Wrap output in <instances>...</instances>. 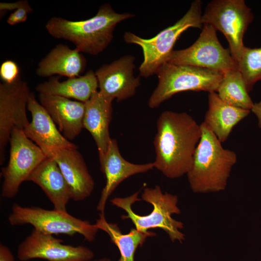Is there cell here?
I'll use <instances>...</instances> for the list:
<instances>
[{"label":"cell","instance_id":"17","mask_svg":"<svg viewBox=\"0 0 261 261\" xmlns=\"http://www.w3.org/2000/svg\"><path fill=\"white\" fill-rule=\"evenodd\" d=\"M39 99L65 138L73 140L79 135L83 128L84 102L44 94H39Z\"/></svg>","mask_w":261,"mask_h":261},{"label":"cell","instance_id":"16","mask_svg":"<svg viewBox=\"0 0 261 261\" xmlns=\"http://www.w3.org/2000/svg\"><path fill=\"white\" fill-rule=\"evenodd\" d=\"M113 101L97 90L84 102L83 128L90 132L96 144L100 163L105 158L112 139L109 126L112 119Z\"/></svg>","mask_w":261,"mask_h":261},{"label":"cell","instance_id":"13","mask_svg":"<svg viewBox=\"0 0 261 261\" xmlns=\"http://www.w3.org/2000/svg\"><path fill=\"white\" fill-rule=\"evenodd\" d=\"M135 57L125 55L109 64L100 67L96 72L99 91L117 102L133 96L140 86V77L134 76Z\"/></svg>","mask_w":261,"mask_h":261},{"label":"cell","instance_id":"24","mask_svg":"<svg viewBox=\"0 0 261 261\" xmlns=\"http://www.w3.org/2000/svg\"><path fill=\"white\" fill-rule=\"evenodd\" d=\"M216 92L222 101L234 107L251 111L253 106L254 102L238 68L223 74Z\"/></svg>","mask_w":261,"mask_h":261},{"label":"cell","instance_id":"21","mask_svg":"<svg viewBox=\"0 0 261 261\" xmlns=\"http://www.w3.org/2000/svg\"><path fill=\"white\" fill-rule=\"evenodd\" d=\"M250 112L226 103L216 92H211L208 93V109L203 122L222 143L228 139L233 127Z\"/></svg>","mask_w":261,"mask_h":261},{"label":"cell","instance_id":"20","mask_svg":"<svg viewBox=\"0 0 261 261\" xmlns=\"http://www.w3.org/2000/svg\"><path fill=\"white\" fill-rule=\"evenodd\" d=\"M86 65V60L81 52L59 44L39 62L36 72L44 77L58 74L72 78L80 76Z\"/></svg>","mask_w":261,"mask_h":261},{"label":"cell","instance_id":"12","mask_svg":"<svg viewBox=\"0 0 261 261\" xmlns=\"http://www.w3.org/2000/svg\"><path fill=\"white\" fill-rule=\"evenodd\" d=\"M17 256L21 261L35 259L48 261H89L94 257L89 248L63 244L53 235L33 229L18 246Z\"/></svg>","mask_w":261,"mask_h":261},{"label":"cell","instance_id":"26","mask_svg":"<svg viewBox=\"0 0 261 261\" xmlns=\"http://www.w3.org/2000/svg\"><path fill=\"white\" fill-rule=\"evenodd\" d=\"M17 64L12 60L3 61L0 66V77L3 82L11 84L20 76Z\"/></svg>","mask_w":261,"mask_h":261},{"label":"cell","instance_id":"27","mask_svg":"<svg viewBox=\"0 0 261 261\" xmlns=\"http://www.w3.org/2000/svg\"><path fill=\"white\" fill-rule=\"evenodd\" d=\"M32 11L33 9L29 2L27 0H23L22 4L8 16L7 23L13 26L25 22L28 18V14Z\"/></svg>","mask_w":261,"mask_h":261},{"label":"cell","instance_id":"25","mask_svg":"<svg viewBox=\"0 0 261 261\" xmlns=\"http://www.w3.org/2000/svg\"><path fill=\"white\" fill-rule=\"evenodd\" d=\"M248 92L254 85L261 81V47L244 46L236 62Z\"/></svg>","mask_w":261,"mask_h":261},{"label":"cell","instance_id":"6","mask_svg":"<svg viewBox=\"0 0 261 261\" xmlns=\"http://www.w3.org/2000/svg\"><path fill=\"white\" fill-rule=\"evenodd\" d=\"M159 81L150 96L149 108H158L174 94L184 91L216 92L223 73L189 65L166 63L156 73Z\"/></svg>","mask_w":261,"mask_h":261},{"label":"cell","instance_id":"2","mask_svg":"<svg viewBox=\"0 0 261 261\" xmlns=\"http://www.w3.org/2000/svg\"><path fill=\"white\" fill-rule=\"evenodd\" d=\"M133 16L130 13H117L105 3L100 7L95 15L88 19L72 21L52 17L45 27L53 37L71 42L81 53L97 55L111 42L116 25Z\"/></svg>","mask_w":261,"mask_h":261},{"label":"cell","instance_id":"7","mask_svg":"<svg viewBox=\"0 0 261 261\" xmlns=\"http://www.w3.org/2000/svg\"><path fill=\"white\" fill-rule=\"evenodd\" d=\"M8 219L12 226L30 224L34 229L47 234H80L90 242L95 239L99 230L94 224L77 218L67 211L23 207L16 203L13 204Z\"/></svg>","mask_w":261,"mask_h":261},{"label":"cell","instance_id":"19","mask_svg":"<svg viewBox=\"0 0 261 261\" xmlns=\"http://www.w3.org/2000/svg\"><path fill=\"white\" fill-rule=\"evenodd\" d=\"M27 181L39 186L54 206L67 211L66 206L72 194L58 164L52 158L45 159L30 174Z\"/></svg>","mask_w":261,"mask_h":261},{"label":"cell","instance_id":"3","mask_svg":"<svg viewBox=\"0 0 261 261\" xmlns=\"http://www.w3.org/2000/svg\"><path fill=\"white\" fill-rule=\"evenodd\" d=\"M201 137L190 169L187 174L196 193L218 192L225 189L231 172L237 161L236 153L223 148L221 143L203 122Z\"/></svg>","mask_w":261,"mask_h":261},{"label":"cell","instance_id":"30","mask_svg":"<svg viewBox=\"0 0 261 261\" xmlns=\"http://www.w3.org/2000/svg\"><path fill=\"white\" fill-rule=\"evenodd\" d=\"M94 261H111V260L108 258H102Z\"/></svg>","mask_w":261,"mask_h":261},{"label":"cell","instance_id":"23","mask_svg":"<svg viewBox=\"0 0 261 261\" xmlns=\"http://www.w3.org/2000/svg\"><path fill=\"white\" fill-rule=\"evenodd\" d=\"M94 225L99 230L107 233L112 242L118 247L120 257L117 261H134L137 248L143 245L148 237L156 235L154 232H143L135 228L131 229L127 234H123L116 224L106 221L104 214L100 213V218Z\"/></svg>","mask_w":261,"mask_h":261},{"label":"cell","instance_id":"5","mask_svg":"<svg viewBox=\"0 0 261 261\" xmlns=\"http://www.w3.org/2000/svg\"><path fill=\"white\" fill-rule=\"evenodd\" d=\"M202 4L200 0L192 2L181 19L151 39H143L130 32L125 33V42L137 44L143 50L144 60L139 69L141 76L148 77L157 73L167 62L175 43L184 31L191 27L202 29Z\"/></svg>","mask_w":261,"mask_h":261},{"label":"cell","instance_id":"1","mask_svg":"<svg viewBox=\"0 0 261 261\" xmlns=\"http://www.w3.org/2000/svg\"><path fill=\"white\" fill-rule=\"evenodd\" d=\"M201 135L200 125L188 114L163 112L157 121L153 141L154 168L171 179L187 174Z\"/></svg>","mask_w":261,"mask_h":261},{"label":"cell","instance_id":"18","mask_svg":"<svg viewBox=\"0 0 261 261\" xmlns=\"http://www.w3.org/2000/svg\"><path fill=\"white\" fill-rule=\"evenodd\" d=\"M50 158L55 160L64 176L71 192L72 199L81 201L91 195L94 182L77 148L56 150Z\"/></svg>","mask_w":261,"mask_h":261},{"label":"cell","instance_id":"10","mask_svg":"<svg viewBox=\"0 0 261 261\" xmlns=\"http://www.w3.org/2000/svg\"><path fill=\"white\" fill-rule=\"evenodd\" d=\"M216 31L212 26L203 24L195 43L188 48L173 50L166 63L198 67L223 74L237 68L230 49L222 46Z\"/></svg>","mask_w":261,"mask_h":261},{"label":"cell","instance_id":"9","mask_svg":"<svg viewBox=\"0 0 261 261\" xmlns=\"http://www.w3.org/2000/svg\"><path fill=\"white\" fill-rule=\"evenodd\" d=\"M9 142L8 163L2 168L0 173L3 178L1 196L5 198L14 197L21 184L47 158L41 148L27 136L23 129L14 128Z\"/></svg>","mask_w":261,"mask_h":261},{"label":"cell","instance_id":"15","mask_svg":"<svg viewBox=\"0 0 261 261\" xmlns=\"http://www.w3.org/2000/svg\"><path fill=\"white\" fill-rule=\"evenodd\" d=\"M101 170L106 178L97 209L104 214L106 202L110 195L124 180L134 174L144 173L154 168V162L137 164L125 160L121 155L117 141L112 138Z\"/></svg>","mask_w":261,"mask_h":261},{"label":"cell","instance_id":"8","mask_svg":"<svg viewBox=\"0 0 261 261\" xmlns=\"http://www.w3.org/2000/svg\"><path fill=\"white\" fill-rule=\"evenodd\" d=\"M253 19L251 9L244 0H212L202 15L203 25L212 26L225 36L236 63L245 46L244 35Z\"/></svg>","mask_w":261,"mask_h":261},{"label":"cell","instance_id":"4","mask_svg":"<svg viewBox=\"0 0 261 261\" xmlns=\"http://www.w3.org/2000/svg\"><path fill=\"white\" fill-rule=\"evenodd\" d=\"M138 194L139 192H136L127 197H115L110 202L127 213L126 215L122 216V218L130 219L137 230L147 232L150 229L160 228L168 234L172 242L178 241L182 243L185 237L180 231L184 228L183 223L172 216L181 213L177 205V196L167 192L163 193L158 185L154 188H145L142 200L151 204L153 208L149 214L141 216L133 212L131 207L134 203L141 200L138 197Z\"/></svg>","mask_w":261,"mask_h":261},{"label":"cell","instance_id":"22","mask_svg":"<svg viewBox=\"0 0 261 261\" xmlns=\"http://www.w3.org/2000/svg\"><path fill=\"white\" fill-rule=\"evenodd\" d=\"M98 87L95 73L89 70L84 75L69 78L64 81H60L58 77L52 76L48 80L38 84L35 89L39 94L58 96L85 102L97 91Z\"/></svg>","mask_w":261,"mask_h":261},{"label":"cell","instance_id":"14","mask_svg":"<svg viewBox=\"0 0 261 261\" xmlns=\"http://www.w3.org/2000/svg\"><path fill=\"white\" fill-rule=\"evenodd\" d=\"M27 110L31 115V121L24 129L27 136L38 146L47 157L62 149L77 148L76 145L61 134L50 115L31 92Z\"/></svg>","mask_w":261,"mask_h":261},{"label":"cell","instance_id":"28","mask_svg":"<svg viewBox=\"0 0 261 261\" xmlns=\"http://www.w3.org/2000/svg\"><path fill=\"white\" fill-rule=\"evenodd\" d=\"M0 261H15L10 249L1 243L0 244Z\"/></svg>","mask_w":261,"mask_h":261},{"label":"cell","instance_id":"11","mask_svg":"<svg viewBox=\"0 0 261 261\" xmlns=\"http://www.w3.org/2000/svg\"><path fill=\"white\" fill-rule=\"evenodd\" d=\"M21 76L14 83L0 84V164L5 161V148L14 128L29 124L26 110L30 93Z\"/></svg>","mask_w":261,"mask_h":261},{"label":"cell","instance_id":"29","mask_svg":"<svg viewBox=\"0 0 261 261\" xmlns=\"http://www.w3.org/2000/svg\"><path fill=\"white\" fill-rule=\"evenodd\" d=\"M251 111L257 117L258 126L261 128V101L258 102L254 103Z\"/></svg>","mask_w":261,"mask_h":261}]
</instances>
